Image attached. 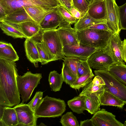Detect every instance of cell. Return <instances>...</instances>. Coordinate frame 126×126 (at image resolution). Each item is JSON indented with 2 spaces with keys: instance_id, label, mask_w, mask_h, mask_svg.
I'll return each instance as SVG.
<instances>
[{
  "instance_id": "8992f818",
  "label": "cell",
  "mask_w": 126,
  "mask_h": 126,
  "mask_svg": "<svg viewBox=\"0 0 126 126\" xmlns=\"http://www.w3.org/2000/svg\"><path fill=\"white\" fill-rule=\"evenodd\" d=\"M39 35L49 49L53 61L64 58L65 56L63 53V46L57 29L41 30Z\"/></svg>"
},
{
  "instance_id": "5bb4252c",
  "label": "cell",
  "mask_w": 126,
  "mask_h": 126,
  "mask_svg": "<svg viewBox=\"0 0 126 126\" xmlns=\"http://www.w3.org/2000/svg\"><path fill=\"white\" fill-rule=\"evenodd\" d=\"M91 119L94 126H124L116 119L114 115L104 109L96 112Z\"/></svg>"
},
{
  "instance_id": "7dc6e473",
  "label": "cell",
  "mask_w": 126,
  "mask_h": 126,
  "mask_svg": "<svg viewBox=\"0 0 126 126\" xmlns=\"http://www.w3.org/2000/svg\"><path fill=\"white\" fill-rule=\"evenodd\" d=\"M10 43H6L2 41L0 42V48L5 47L8 46Z\"/></svg>"
},
{
  "instance_id": "f35d334b",
  "label": "cell",
  "mask_w": 126,
  "mask_h": 126,
  "mask_svg": "<svg viewBox=\"0 0 126 126\" xmlns=\"http://www.w3.org/2000/svg\"><path fill=\"white\" fill-rule=\"evenodd\" d=\"M43 92L38 91L36 92L32 99L27 104L34 112L43 100Z\"/></svg>"
},
{
  "instance_id": "4fadbf2b",
  "label": "cell",
  "mask_w": 126,
  "mask_h": 126,
  "mask_svg": "<svg viewBox=\"0 0 126 126\" xmlns=\"http://www.w3.org/2000/svg\"><path fill=\"white\" fill-rule=\"evenodd\" d=\"M104 49L115 64H125L123 57L122 41L119 34H113Z\"/></svg>"
},
{
  "instance_id": "30bf717a",
  "label": "cell",
  "mask_w": 126,
  "mask_h": 126,
  "mask_svg": "<svg viewBox=\"0 0 126 126\" xmlns=\"http://www.w3.org/2000/svg\"><path fill=\"white\" fill-rule=\"evenodd\" d=\"M100 49L83 44L66 45L63 47V53L65 56L77 58L81 60H87L95 51Z\"/></svg>"
},
{
  "instance_id": "bcb514c9",
  "label": "cell",
  "mask_w": 126,
  "mask_h": 126,
  "mask_svg": "<svg viewBox=\"0 0 126 126\" xmlns=\"http://www.w3.org/2000/svg\"><path fill=\"white\" fill-rule=\"evenodd\" d=\"M6 15L5 11L2 5L0 4V20L6 16Z\"/></svg>"
},
{
  "instance_id": "7a4b0ae2",
  "label": "cell",
  "mask_w": 126,
  "mask_h": 126,
  "mask_svg": "<svg viewBox=\"0 0 126 126\" xmlns=\"http://www.w3.org/2000/svg\"><path fill=\"white\" fill-rule=\"evenodd\" d=\"M77 33L80 43L100 49L105 48L113 34L110 31L92 29L77 31Z\"/></svg>"
},
{
  "instance_id": "74e56055",
  "label": "cell",
  "mask_w": 126,
  "mask_h": 126,
  "mask_svg": "<svg viewBox=\"0 0 126 126\" xmlns=\"http://www.w3.org/2000/svg\"><path fill=\"white\" fill-rule=\"evenodd\" d=\"M57 9L64 20L71 24H75L78 19L73 17L61 5H59L57 7Z\"/></svg>"
},
{
  "instance_id": "4316f807",
  "label": "cell",
  "mask_w": 126,
  "mask_h": 126,
  "mask_svg": "<svg viewBox=\"0 0 126 126\" xmlns=\"http://www.w3.org/2000/svg\"><path fill=\"white\" fill-rule=\"evenodd\" d=\"M108 71L115 78L126 86V65L115 64Z\"/></svg>"
},
{
  "instance_id": "9c48e42d",
  "label": "cell",
  "mask_w": 126,
  "mask_h": 126,
  "mask_svg": "<svg viewBox=\"0 0 126 126\" xmlns=\"http://www.w3.org/2000/svg\"><path fill=\"white\" fill-rule=\"evenodd\" d=\"M106 8V23L113 34H119L121 29L118 6L116 0H105Z\"/></svg>"
},
{
  "instance_id": "f5cc1de1",
  "label": "cell",
  "mask_w": 126,
  "mask_h": 126,
  "mask_svg": "<svg viewBox=\"0 0 126 126\" xmlns=\"http://www.w3.org/2000/svg\"><path fill=\"white\" fill-rule=\"evenodd\" d=\"M69 0L72 5V0Z\"/></svg>"
},
{
  "instance_id": "44dd1931",
  "label": "cell",
  "mask_w": 126,
  "mask_h": 126,
  "mask_svg": "<svg viewBox=\"0 0 126 126\" xmlns=\"http://www.w3.org/2000/svg\"><path fill=\"white\" fill-rule=\"evenodd\" d=\"M23 8L33 20L39 24L47 15L56 8L46 9L37 6H27Z\"/></svg>"
},
{
  "instance_id": "d590c367",
  "label": "cell",
  "mask_w": 126,
  "mask_h": 126,
  "mask_svg": "<svg viewBox=\"0 0 126 126\" xmlns=\"http://www.w3.org/2000/svg\"><path fill=\"white\" fill-rule=\"evenodd\" d=\"M77 73L78 77L92 72V70L87 60L78 59Z\"/></svg>"
},
{
  "instance_id": "d6986e66",
  "label": "cell",
  "mask_w": 126,
  "mask_h": 126,
  "mask_svg": "<svg viewBox=\"0 0 126 126\" xmlns=\"http://www.w3.org/2000/svg\"><path fill=\"white\" fill-rule=\"evenodd\" d=\"M1 21L16 24H19L28 21L34 22L24 8L6 15L0 20V21Z\"/></svg>"
},
{
  "instance_id": "6da1fadb",
  "label": "cell",
  "mask_w": 126,
  "mask_h": 126,
  "mask_svg": "<svg viewBox=\"0 0 126 126\" xmlns=\"http://www.w3.org/2000/svg\"><path fill=\"white\" fill-rule=\"evenodd\" d=\"M15 62L0 58V105L11 107L20 104Z\"/></svg>"
},
{
  "instance_id": "836d02e7",
  "label": "cell",
  "mask_w": 126,
  "mask_h": 126,
  "mask_svg": "<svg viewBox=\"0 0 126 126\" xmlns=\"http://www.w3.org/2000/svg\"><path fill=\"white\" fill-rule=\"evenodd\" d=\"M62 59L63 63L66 65L69 70L77 78L78 77L77 73L78 62L79 59L74 57H65Z\"/></svg>"
},
{
  "instance_id": "7c38bea8",
  "label": "cell",
  "mask_w": 126,
  "mask_h": 126,
  "mask_svg": "<svg viewBox=\"0 0 126 126\" xmlns=\"http://www.w3.org/2000/svg\"><path fill=\"white\" fill-rule=\"evenodd\" d=\"M41 30L56 29L59 27L71 26L58 11L57 8L47 15L39 24Z\"/></svg>"
},
{
  "instance_id": "60d3db41",
  "label": "cell",
  "mask_w": 126,
  "mask_h": 126,
  "mask_svg": "<svg viewBox=\"0 0 126 126\" xmlns=\"http://www.w3.org/2000/svg\"><path fill=\"white\" fill-rule=\"evenodd\" d=\"M87 29H92L111 31L107 26L106 22L98 23L89 27Z\"/></svg>"
},
{
  "instance_id": "ffe728a7",
  "label": "cell",
  "mask_w": 126,
  "mask_h": 126,
  "mask_svg": "<svg viewBox=\"0 0 126 126\" xmlns=\"http://www.w3.org/2000/svg\"><path fill=\"white\" fill-rule=\"evenodd\" d=\"M17 24L26 39H31L36 36L41 31L39 24L34 21H26Z\"/></svg>"
},
{
  "instance_id": "8d00e7d4",
  "label": "cell",
  "mask_w": 126,
  "mask_h": 126,
  "mask_svg": "<svg viewBox=\"0 0 126 126\" xmlns=\"http://www.w3.org/2000/svg\"><path fill=\"white\" fill-rule=\"evenodd\" d=\"M89 5L86 0H72V5L80 12L81 17L87 13Z\"/></svg>"
},
{
  "instance_id": "8fae6325",
  "label": "cell",
  "mask_w": 126,
  "mask_h": 126,
  "mask_svg": "<svg viewBox=\"0 0 126 126\" xmlns=\"http://www.w3.org/2000/svg\"><path fill=\"white\" fill-rule=\"evenodd\" d=\"M14 108L16 112L18 120L17 126H37V118L34 112L27 105L21 103Z\"/></svg>"
},
{
  "instance_id": "f907efd6",
  "label": "cell",
  "mask_w": 126,
  "mask_h": 126,
  "mask_svg": "<svg viewBox=\"0 0 126 126\" xmlns=\"http://www.w3.org/2000/svg\"><path fill=\"white\" fill-rule=\"evenodd\" d=\"M39 126H46V125H45L43 123L41 122L40 125H38Z\"/></svg>"
},
{
  "instance_id": "ee69618b",
  "label": "cell",
  "mask_w": 126,
  "mask_h": 126,
  "mask_svg": "<svg viewBox=\"0 0 126 126\" xmlns=\"http://www.w3.org/2000/svg\"><path fill=\"white\" fill-rule=\"evenodd\" d=\"M122 49L123 58L124 62L126 63V39L122 41Z\"/></svg>"
},
{
  "instance_id": "5b68a950",
  "label": "cell",
  "mask_w": 126,
  "mask_h": 126,
  "mask_svg": "<svg viewBox=\"0 0 126 126\" xmlns=\"http://www.w3.org/2000/svg\"><path fill=\"white\" fill-rule=\"evenodd\" d=\"M42 78L40 73L33 74L27 71L22 76L18 74L16 77L18 90L21 95V103H26L29 99L34 89L40 83Z\"/></svg>"
},
{
  "instance_id": "f6af8a7d",
  "label": "cell",
  "mask_w": 126,
  "mask_h": 126,
  "mask_svg": "<svg viewBox=\"0 0 126 126\" xmlns=\"http://www.w3.org/2000/svg\"><path fill=\"white\" fill-rule=\"evenodd\" d=\"M80 126H94L91 119H87L80 122Z\"/></svg>"
},
{
  "instance_id": "d4e9b609",
  "label": "cell",
  "mask_w": 126,
  "mask_h": 126,
  "mask_svg": "<svg viewBox=\"0 0 126 126\" xmlns=\"http://www.w3.org/2000/svg\"><path fill=\"white\" fill-rule=\"evenodd\" d=\"M106 22V20H98L91 17L87 13L78 19L75 24L74 28L77 31H80L96 24Z\"/></svg>"
},
{
  "instance_id": "ab89813d",
  "label": "cell",
  "mask_w": 126,
  "mask_h": 126,
  "mask_svg": "<svg viewBox=\"0 0 126 126\" xmlns=\"http://www.w3.org/2000/svg\"><path fill=\"white\" fill-rule=\"evenodd\" d=\"M118 7L121 29L126 30V2Z\"/></svg>"
},
{
  "instance_id": "cb8c5ba5",
  "label": "cell",
  "mask_w": 126,
  "mask_h": 126,
  "mask_svg": "<svg viewBox=\"0 0 126 126\" xmlns=\"http://www.w3.org/2000/svg\"><path fill=\"white\" fill-rule=\"evenodd\" d=\"M105 85H99L96 83L92 79L85 86L79 95L90 96L94 95L99 97L105 89Z\"/></svg>"
},
{
  "instance_id": "603a6c76",
  "label": "cell",
  "mask_w": 126,
  "mask_h": 126,
  "mask_svg": "<svg viewBox=\"0 0 126 126\" xmlns=\"http://www.w3.org/2000/svg\"><path fill=\"white\" fill-rule=\"evenodd\" d=\"M101 105L114 106L122 108L126 104L118 97L105 90L99 97Z\"/></svg>"
},
{
  "instance_id": "ba28073f",
  "label": "cell",
  "mask_w": 126,
  "mask_h": 126,
  "mask_svg": "<svg viewBox=\"0 0 126 126\" xmlns=\"http://www.w3.org/2000/svg\"><path fill=\"white\" fill-rule=\"evenodd\" d=\"M87 60L91 68L97 70L108 71L110 67L115 64L104 48L94 52Z\"/></svg>"
},
{
  "instance_id": "681fc988",
  "label": "cell",
  "mask_w": 126,
  "mask_h": 126,
  "mask_svg": "<svg viewBox=\"0 0 126 126\" xmlns=\"http://www.w3.org/2000/svg\"><path fill=\"white\" fill-rule=\"evenodd\" d=\"M86 1L89 3L90 4L91 3L93 0H86Z\"/></svg>"
},
{
  "instance_id": "9a60e30c",
  "label": "cell",
  "mask_w": 126,
  "mask_h": 126,
  "mask_svg": "<svg viewBox=\"0 0 126 126\" xmlns=\"http://www.w3.org/2000/svg\"><path fill=\"white\" fill-rule=\"evenodd\" d=\"M58 32L63 46L79 45L77 31L71 26L58 27Z\"/></svg>"
},
{
  "instance_id": "f1b7e54d",
  "label": "cell",
  "mask_w": 126,
  "mask_h": 126,
  "mask_svg": "<svg viewBox=\"0 0 126 126\" xmlns=\"http://www.w3.org/2000/svg\"><path fill=\"white\" fill-rule=\"evenodd\" d=\"M48 81L50 87L55 92L60 90L64 82L62 74H59L55 70L50 72Z\"/></svg>"
},
{
  "instance_id": "2e32d148",
  "label": "cell",
  "mask_w": 126,
  "mask_h": 126,
  "mask_svg": "<svg viewBox=\"0 0 126 126\" xmlns=\"http://www.w3.org/2000/svg\"><path fill=\"white\" fill-rule=\"evenodd\" d=\"M87 13L91 17L94 19L106 20L105 0H93L89 5Z\"/></svg>"
},
{
  "instance_id": "277c9868",
  "label": "cell",
  "mask_w": 126,
  "mask_h": 126,
  "mask_svg": "<svg viewBox=\"0 0 126 126\" xmlns=\"http://www.w3.org/2000/svg\"><path fill=\"white\" fill-rule=\"evenodd\" d=\"M6 15L27 6L55 8L61 5L58 0H0Z\"/></svg>"
},
{
  "instance_id": "b9f144b4",
  "label": "cell",
  "mask_w": 126,
  "mask_h": 126,
  "mask_svg": "<svg viewBox=\"0 0 126 126\" xmlns=\"http://www.w3.org/2000/svg\"><path fill=\"white\" fill-rule=\"evenodd\" d=\"M61 5L70 13L72 5L69 0H58Z\"/></svg>"
},
{
  "instance_id": "3957f363",
  "label": "cell",
  "mask_w": 126,
  "mask_h": 126,
  "mask_svg": "<svg viewBox=\"0 0 126 126\" xmlns=\"http://www.w3.org/2000/svg\"><path fill=\"white\" fill-rule=\"evenodd\" d=\"M64 100L46 96L35 110L36 117H55L61 116L66 110Z\"/></svg>"
},
{
  "instance_id": "e0dca14e",
  "label": "cell",
  "mask_w": 126,
  "mask_h": 126,
  "mask_svg": "<svg viewBox=\"0 0 126 126\" xmlns=\"http://www.w3.org/2000/svg\"><path fill=\"white\" fill-rule=\"evenodd\" d=\"M39 34L31 39L34 40L38 49L40 59V62L42 65H44L53 61V59L47 45L41 39Z\"/></svg>"
},
{
  "instance_id": "c3c4849f",
  "label": "cell",
  "mask_w": 126,
  "mask_h": 126,
  "mask_svg": "<svg viewBox=\"0 0 126 126\" xmlns=\"http://www.w3.org/2000/svg\"><path fill=\"white\" fill-rule=\"evenodd\" d=\"M5 107L0 105V120L2 118Z\"/></svg>"
},
{
  "instance_id": "7bdbcfd3",
  "label": "cell",
  "mask_w": 126,
  "mask_h": 126,
  "mask_svg": "<svg viewBox=\"0 0 126 126\" xmlns=\"http://www.w3.org/2000/svg\"><path fill=\"white\" fill-rule=\"evenodd\" d=\"M70 13L73 17L78 19L82 17L80 12L72 5L70 10Z\"/></svg>"
},
{
  "instance_id": "83f0119b",
  "label": "cell",
  "mask_w": 126,
  "mask_h": 126,
  "mask_svg": "<svg viewBox=\"0 0 126 126\" xmlns=\"http://www.w3.org/2000/svg\"><path fill=\"white\" fill-rule=\"evenodd\" d=\"M85 99L84 96H75L67 101V105L73 112L78 114L83 113L85 110Z\"/></svg>"
},
{
  "instance_id": "484cf974",
  "label": "cell",
  "mask_w": 126,
  "mask_h": 126,
  "mask_svg": "<svg viewBox=\"0 0 126 126\" xmlns=\"http://www.w3.org/2000/svg\"><path fill=\"white\" fill-rule=\"evenodd\" d=\"M3 126H17L18 120L17 114L14 107H5L1 119Z\"/></svg>"
},
{
  "instance_id": "816d5d0a",
  "label": "cell",
  "mask_w": 126,
  "mask_h": 126,
  "mask_svg": "<svg viewBox=\"0 0 126 126\" xmlns=\"http://www.w3.org/2000/svg\"><path fill=\"white\" fill-rule=\"evenodd\" d=\"M125 110L126 111V110ZM124 124V126H126V120L125 121Z\"/></svg>"
},
{
  "instance_id": "e575fe53",
  "label": "cell",
  "mask_w": 126,
  "mask_h": 126,
  "mask_svg": "<svg viewBox=\"0 0 126 126\" xmlns=\"http://www.w3.org/2000/svg\"><path fill=\"white\" fill-rule=\"evenodd\" d=\"M64 81L69 85L72 84L75 81L76 78L69 70L66 65L63 63L61 73Z\"/></svg>"
},
{
  "instance_id": "7402d4cb",
  "label": "cell",
  "mask_w": 126,
  "mask_h": 126,
  "mask_svg": "<svg viewBox=\"0 0 126 126\" xmlns=\"http://www.w3.org/2000/svg\"><path fill=\"white\" fill-rule=\"evenodd\" d=\"M0 27L3 33L13 38L26 39L25 36L22 33L17 24L3 21H0Z\"/></svg>"
},
{
  "instance_id": "d6a6232c",
  "label": "cell",
  "mask_w": 126,
  "mask_h": 126,
  "mask_svg": "<svg viewBox=\"0 0 126 126\" xmlns=\"http://www.w3.org/2000/svg\"><path fill=\"white\" fill-rule=\"evenodd\" d=\"M60 122L63 126H79L76 117L71 111L68 112L62 116Z\"/></svg>"
},
{
  "instance_id": "4dcf8cb0",
  "label": "cell",
  "mask_w": 126,
  "mask_h": 126,
  "mask_svg": "<svg viewBox=\"0 0 126 126\" xmlns=\"http://www.w3.org/2000/svg\"><path fill=\"white\" fill-rule=\"evenodd\" d=\"M0 58L13 62L19 60L16 52L10 43L6 47L0 48Z\"/></svg>"
},
{
  "instance_id": "52a82bcc",
  "label": "cell",
  "mask_w": 126,
  "mask_h": 126,
  "mask_svg": "<svg viewBox=\"0 0 126 126\" xmlns=\"http://www.w3.org/2000/svg\"><path fill=\"white\" fill-rule=\"evenodd\" d=\"M95 76L101 77L105 84V89L126 104V86L114 77L108 71L96 70Z\"/></svg>"
},
{
  "instance_id": "1f68e13d",
  "label": "cell",
  "mask_w": 126,
  "mask_h": 126,
  "mask_svg": "<svg viewBox=\"0 0 126 126\" xmlns=\"http://www.w3.org/2000/svg\"><path fill=\"white\" fill-rule=\"evenodd\" d=\"M94 75L92 72L87 74L78 77L74 82L70 85L71 88L79 90L80 89L83 88L88 84L93 79Z\"/></svg>"
},
{
  "instance_id": "ac0fdd59",
  "label": "cell",
  "mask_w": 126,
  "mask_h": 126,
  "mask_svg": "<svg viewBox=\"0 0 126 126\" xmlns=\"http://www.w3.org/2000/svg\"><path fill=\"white\" fill-rule=\"evenodd\" d=\"M24 46L27 58L36 67H37L40 59L38 50L34 40L32 39H26Z\"/></svg>"
},
{
  "instance_id": "f546056e",
  "label": "cell",
  "mask_w": 126,
  "mask_h": 126,
  "mask_svg": "<svg viewBox=\"0 0 126 126\" xmlns=\"http://www.w3.org/2000/svg\"><path fill=\"white\" fill-rule=\"evenodd\" d=\"M85 110L92 114L100 110L99 97L96 96H85Z\"/></svg>"
}]
</instances>
